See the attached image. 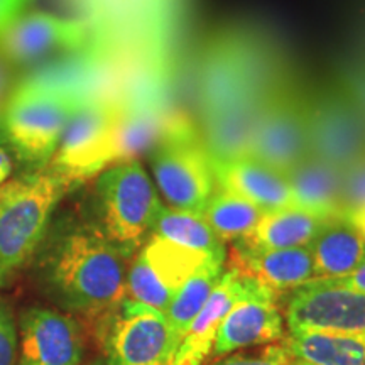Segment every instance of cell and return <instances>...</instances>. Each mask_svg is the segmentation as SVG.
Returning <instances> with one entry per match:
<instances>
[{"mask_svg": "<svg viewBox=\"0 0 365 365\" xmlns=\"http://www.w3.org/2000/svg\"><path fill=\"white\" fill-rule=\"evenodd\" d=\"M6 86H7V73L4 70V66L0 65V97H2Z\"/></svg>", "mask_w": 365, "mask_h": 365, "instance_id": "cell-34", "label": "cell"}, {"mask_svg": "<svg viewBox=\"0 0 365 365\" xmlns=\"http://www.w3.org/2000/svg\"><path fill=\"white\" fill-rule=\"evenodd\" d=\"M325 222V218H319L294 205L269 210L262 213L252 232L235 244L249 249L307 247Z\"/></svg>", "mask_w": 365, "mask_h": 365, "instance_id": "cell-20", "label": "cell"}, {"mask_svg": "<svg viewBox=\"0 0 365 365\" xmlns=\"http://www.w3.org/2000/svg\"><path fill=\"white\" fill-rule=\"evenodd\" d=\"M346 218L354 223V227L357 228V230L360 232V235H362L365 240V210H362V212H357V213H352V215H349Z\"/></svg>", "mask_w": 365, "mask_h": 365, "instance_id": "cell-32", "label": "cell"}, {"mask_svg": "<svg viewBox=\"0 0 365 365\" xmlns=\"http://www.w3.org/2000/svg\"><path fill=\"white\" fill-rule=\"evenodd\" d=\"M308 134L313 156L341 171L365 158V118L336 91L308 100Z\"/></svg>", "mask_w": 365, "mask_h": 365, "instance_id": "cell-11", "label": "cell"}, {"mask_svg": "<svg viewBox=\"0 0 365 365\" xmlns=\"http://www.w3.org/2000/svg\"><path fill=\"white\" fill-rule=\"evenodd\" d=\"M213 365H291V355L284 344H274L262 352L234 354Z\"/></svg>", "mask_w": 365, "mask_h": 365, "instance_id": "cell-28", "label": "cell"}, {"mask_svg": "<svg viewBox=\"0 0 365 365\" xmlns=\"http://www.w3.org/2000/svg\"><path fill=\"white\" fill-rule=\"evenodd\" d=\"M247 156L272 170L289 173L312 156L308 134V98L284 85L276 86L255 124Z\"/></svg>", "mask_w": 365, "mask_h": 365, "instance_id": "cell-7", "label": "cell"}, {"mask_svg": "<svg viewBox=\"0 0 365 365\" xmlns=\"http://www.w3.org/2000/svg\"><path fill=\"white\" fill-rule=\"evenodd\" d=\"M33 259L41 289L70 314L108 319L127 298L129 257L100 223L49 225Z\"/></svg>", "mask_w": 365, "mask_h": 365, "instance_id": "cell-1", "label": "cell"}, {"mask_svg": "<svg viewBox=\"0 0 365 365\" xmlns=\"http://www.w3.org/2000/svg\"><path fill=\"white\" fill-rule=\"evenodd\" d=\"M19 328L7 299L0 298V365H17Z\"/></svg>", "mask_w": 365, "mask_h": 365, "instance_id": "cell-27", "label": "cell"}, {"mask_svg": "<svg viewBox=\"0 0 365 365\" xmlns=\"http://www.w3.org/2000/svg\"><path fill=\"white\" fill-rule=\"evenodd\" d=\"M286 323L289 331L365 336V293L345 289L322 277H314L291 293Z\"/></svg>", "mask_w": 365, "mask_h": 365, "instance_id": "cell-10", "label": "cell"}, {"mask_svg": "<svg viewBox=\"0 0 365 365\" xmlns=\"http://www.w3.org/2000/svg\"><path fill=\"white\" fill-rule=\"evenodd\" d=\"M12 175V159L6 149L0 148V185L9 181Z\"/></svg>", "mask_w": 365, "mask_h": 365, "instance_id": "cell-31", "label": "cell"}, {"mask_svg": "<svg viewBox=\"0 0 365 365\" xmlns=\"http://www.w3.org/2000/svg\"><path fill=\"white\" fill-rule=\"evenodd\" d=\"M314 277H341L365 262V240L346 217L323 223L309 244Z\"/></svg>", "mask_w": 365, "mask_h": 365, "instance_id": "cell-19", "label": "cell"}, {"mask_svg": "<svg viewBox=\"0 0 365 365\" xmlns=\"http://www.w3.org/2000/svg\"><path fill=\"white\" fill-rule=\"evenodd\" d=\"M73 186L70 178L49 166L14 180L12 191L0 207V287L11 284L33 259L54 210Z\"/></svg>", "mask_w": 365, "mask_h": 365, "instance_id": "cell-3", "label": "cell"}, {"mask_svg": "<svg viewBox=\"0 0 365 365\" xmlns=\"http://www.w3.org/2000/svg\"><path fill=\"white\" fill-rule=\"evenodd\" d=\"M149 153L154 185L168 207L202 213L218 182L212 154L191 122L171 117Z\"/></svg>", "mask_w": 365, "mask_h": 365, "instance_id": "cell-4", "label": "cell"}, {"mask_svg": "<svg viewBox=\"0 0 365 365\" xmlns=\"http://www.w3.org/2000/svg\"><path fill=\"white\" fill-rule=\"evenodd\" d=\"M262 213L257 205L220 186L202 210L205 222L222 242H237L247 237Z\"/></svg>", "mask_w": 365, "mask_h": 365, "instance_id": "cell-25", "label": "cell"}, {"mask_svg": "<svg viewBox=\"0 0 365 365\" xmlns=\"http://www.w3.org/2000/svg\"><path fill=\"white\" fill-rule=\"evenodd\" d=\"M230 266L257 279L276 294L294 291L314 279L309 245L294 249H249L235 244Z\"/></svg>", "mask_w": 365, "mask_h": 365, "instance_id": "cell-16", "label": "cell"}, {"mask_svg": "<svg viewBox=\"0 0 365 365\" xmlns=\"http://www.w3.org/2000/svg\"><path fill=\"white\" fill-rule=\"evenodd\" d=\"M124 102L88 98L73 113L49 168L75 182L115 164V130Z\"/></svg>", "mask_w": 365, "mask_h": 365, "instance_id": "cell-6", "label": "cell"}, {"mask_svg": "<svg viewBox=\"0 0 365 365\" xmlns=\"http://www.w3.org/2000/svg\"><path fill=\"white\" fill-rule=\"evenodd\" d=\"M225 257H213L207 264H203L193 276L182 282L170 307L164 312L168 325H170L178 344H181L185 333L188 331L190 325L202 312L210 294L213 293L218 281L222 279L223 272H225Z\"/></svg>", "mask_w": 365, "mask_h": 365, "instance_id": "cell-22", "label": "cell"}, {"mask_svg": "<svg viewBox=\"0 0 365 365\" xmlns=\"http://www.w3.org/2000/svg\"><path fill=\"white\" fill-rule=\"evenodd\" d=\"M85 100L76 90L51 81L29 80L17 86L0 110V129L17 159L36 171L46 170Z\"/></svg>", "mask_w": 365, "mask_h": 365, "instance_id": "cell-2", "label": "cell"}, {"mask_svg": "<svg viewBox=\"0 0 365 365\" xmlns=\"http://www.w3.org/2000/svg\"><path fill=\"white\" fill-rule=\"evenodd\" d=\"M17 365H81L85 354L80 323L70 313L31 307L19 318Z\"/></svg>", "mask_w": 365, "mask_h": 365, "instance_id": "cell-13", "label": "cell"}, {"mask_svg": "<svg viewBox=\"0 0 365 365\" xmlns=\"http://www.w3.org/2000/svg\"><path fill=\"white\" fill-rule=\"evenodd\" d=\"M91 29V39H102L103 48H130L161 61L164 24L163 0H76Z\"/></svg>", "mask_w": 365, "mask_h": 365, "instance_id": "cell-9", "label": "cell"}, {"mask_svg": "<svg viewBox=\"0 0 365 365\" xmlns=\"http://www.w3.org/2000/svg\"><path fill=\"white\" fill-rule=\"evenodd\" d=\"M293 359L314 365H365V336L327 331H289L286 341Z\"/></svg>", "mask_w": 365, "mask_h": 365, "instance_id": "cell-21", "label": "cell"}, {"mask_svg": "<svg viewBox=\"0 0 365 365\" xmlns=\"http://www.w3.org/2000/svg\"><path fill=\"white\" fill-rule=\"evenodd\" d=\"M284 318L271 289L240 301L225 314L212 346L213 357H222L245 346L269 344L282 339Z\"/></svg>", "mask_w": 365, "mask_h": 365, "instance_id": "cell-15", "label": "cell"}, {"mask_svg": "<svg viewBox=\"0 0 365 365\" xmlns=\"http://www.w3.org/2000/svg\"><path fill=\"white\" fill-rule=\"evenodd\" d=\"M36 0H0V34L12 24L14 21L19 19L22 14L29 11Z\"/></svg>", "mask_w": 365, "mask_h": 365, "instance_id": "cell-29", "label": "cell"}, {"mask_svg": "<svg viewBox=\"0 0 365 365\" xmlns=\"http://www.w3.org/2000/svg\"><path fill=\"white\" fill-rule=\"evenodd\" d=\"M100 227L127 257H134L153 234L161 196L139 159L115 163L97 181Z\"/></svg>", "mask_w": 365, "mask_h": 365, "instance_id": "cell-5", "label": "cell"}, {"mask_svg": "<svg viewBox=\"0 0 365 365\" xmlns=\"http://www.w3.org/2000/svg\"><path fill=\"white\" fill-rule=\"evenodd\" d=\"M150 235H158L181 247L210 255L227 254L225 242L218 239L215 232L205 222L202 213L176 210L168 205L166 207L163 205Z\"/></svg>", "mask_w": 365, "mask_h": 365, "instance_id": "cell-24", "label": "cell"}, {"mask_svg": "<svg viewBox=\"0 0 365 365\" xmlns=\"http://www.w3.org/2000/svg\"><path fill=\"white\" fill-rule=\"evenodd\" d=\"M341 173L340 168L313 154L303 159L286 173L294 207L325 220L345 217L341 210Z\"/></svg>", "mask_w": 365, "mask_h": 365, "instance_id": "cell-18", "label": "cell"}, {"mask_svg": "<svg viewBox=\"0 0 365 365\" xmlns=\"http://www.w3.org/2000/svg\"><path fill=\"white\" fill-rule=\"evenodd\" d=\"M267 289L269 287L247 274H242L239 269L232 266L225 269L203 309L182 336L171 365H202L203 360L212 354L217 330L225 314L240 301L261 294Z\"/></svg>", "mask_w": 365, "mask_h": 365, "instance_id": "cell-14", "label": "cell"}, {"mask_svg": "<svg viewBox=\"0 0 365 365\" xmlns=\"http://www.w3.org/2000/svg\"><path fill=\"white\" fill-rule=\"evenodd\" d=\"M213 170L220 188L230 190L257 205L262 212L293 205L286 175L250 156L213 159Z\"/></svg>", "mask_w": 365, "mask_h": 365, "instance_id": "cell-17", "label": "cell"}, {"mask_svg": "<svg viewBox=\"0 0 365 365\" xmlns=\"http://www.w3.org/2000/svg\"><path fill=\"white\" fill-rule=\"evenodd\" d=\"M12 186H14V181H7L4 182V185H0V207H2V203L6 202L9 193L12 191Z\"/></svg>", "mask_w": 365, "mask_h": 365, "instance_id": "cell-33", "label": "cell"}, {"mask_svg": "<svg viewBox=\"0 0 365 365\" xmlns=\"http://www.w3.org/2000/svg\"><path fill=\"white\" fill-rule=\"evenodd\" d=\"M341 210L345 217L365 210V158L341 173Z\"/></svg>", "mask_w": 365, "mask_h": 365, "instance_id": "cell-26", "label": "cell"}, {"mask_svg": "<svg viewBox=\"0 0 365 365\" xmlns=\"http://www.w3.org/2000/svg\"><path fill=\"white\" fill-rule=\"evenodd\" d=\"M139 254L149 264L156 279L173 294V298L182 286V282L193 276L203 264H207L213 257H225L227 255L198 252V250L181 247V245L164 240L158 235H150L148 242L139 249Z\"/></svg>", "mask_w": 365, "mask_h": 365, "instance_id": "cell-23", "label": "cell"}, {"mask_svg": "<svg viewBox=\"0 0 365 365\" xmlns=\"http://www.w3.org/2000/svg\"><path fill=\"white\" fill-rule=\"evenodd\" d=\"M291 365H314V364H309V362H304V360L291 357Z\"/></svg>", "mask_w": 365, "mask_h": 365, "instance_id": "cell-35", "label": "cell"}, {"mask_svg": "<svg viewBox=\"0 0 365 365\" xmlns=\"http://www.w3.org/2000/svg\"><path fill=\"white\" fill-rule=\"evenodd\" d=\"M322 279H327L331 284L345 287V289L359 291V293H365V262L362 266H359L354 272L346 274V276L341 277H322Z\"/></svg>", "mask_w": 365, "mask_h": 365, "instance_id": "cell-30", "label": "cell"}, {"mask_svg": "<svg viewBox=\"0 0 365 365\" xmlns=\"http://www.w3.org/2000/svg\"><path fill=\"white\" fill-rule=\"evenodd\" d=\"M90 39L91 29L83 19L27 11L0 34V56L14 65H29L53 53L85 48Z\"/></svg>", "mask_w": 365, "mask_h": 365, "instance_id": "cell-12", "label": "cell"}, {"mask_svg": "<svg viewBox=\"0 0 365 365\" xmlns=\"http://www.w3.org/2000/svg\"><path fill=\"white\" fill-rule=\"evenodd\" d=\"M105 365H171L180 349L164 313L125 298L107 319Z\"/></svg>", "mask_w": 365, "mask_h": 365, "instance_id": "cell-8", "label": "cell"}]
</instances>
